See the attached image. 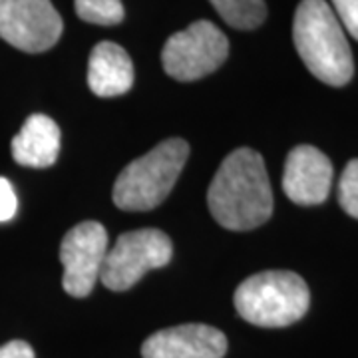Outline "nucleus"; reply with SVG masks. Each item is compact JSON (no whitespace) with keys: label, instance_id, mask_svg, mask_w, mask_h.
Wrapping results in <instances>:
<instances>
[{"label":"nucleus","instance_id":"1","mask_svg":"<svg viewBox=\"0 0 358 358\" xmlns=\"http://www.w3.org/2000/svg\"><path fill=\"white\" fill-rule=\"evenodd\" d=\"M213 219L229 231H251L273 215V189L259 152L239 148L219 166L207 192Z\"/></svg>","mask_w":358,"mask_h":358},{"label":"nucleus","instance_id":"2","mask_svg":"<svg viewBox=\"0 0 358 358\" xmlns=\"http://www.w3.org/2000/svg\"><path fill=\"white\" fill-rule=\"evenodd\" d=\"M293 42L308 72L329 86H346L355 60L343 24L327 0H303L294 13Z\"/></svg>","mask_w":358,"mask_h":358},{"label":"nucleus","instance_id":"3","mask_svg":"<svg viewBox=\"0 0 358 358\" xmlns=\"http://www.w3.org/2000/svg\"><path fill=\"white\" fill-rule=\"evenodd\" d=\"M233 303L247 322L281 329L307 315L310 293L305 279L293 271H263L237 287Z\"/></svg>","mask_w":358,"mask_h":358},{"label":"nucleus","instance_id":"4","mask_svg":"<svg viewBox=\"0 0 358 358\" xmlns=\"http://www.w3.org/2000/svg\"><path fill=\"white\" fill-rule=\"evenodd\" d=\"M185 140L162 141L150 154L134 159L114 183L112 199L124 211H152L164 203L187 162Z\"/></svg>","mask_w":358,"mask_h":358},{"label":"nucleus","instance_id":"5","mask_svg":"<svg viewBox=\"0 0 358 358\" xmlns=\"http://www.w3.org/2000/svg\"><path fill=\"white\" fill-rule=\"evenodd\" d=\"M173 245L164 231L138 229L124 233L103 257L100 281L110 291H128L152 268L166 267Z\"/></svg>","mask_w":358,"mask_h":358},{"label":"nucleus","instance_id":"6","mask_svg":"<svg viewBox=\"0 0 358 358\" xmlns=\"http://www.w3.org/2000/svg\"><path fill=\"white\" fill-rule=\"evenodd\" d=\"M229 56V40L209 20H197L171 34L162 50L167 76L193 82L215 72Z\"/></svg>","mask_w":358,"mask_h":358},{"label":"nucleus","instance_id":"7","mask_svg":"<svg viewBox=\"0 0 358 358\" xmlns=\"http://www.w3.org/2000/svg\"><path fill=\"white\" fill-rule=\"evenodd\" d=\"M62 30V16L50 0H0V38L18 50H50Z\"/></svg>","mask_w":358,"mask_h":358},{"label":"nucleus","instance_id":"8","mask_svg":"<svg viewBox=\"0 0 358 358\" xmlns=\"http://www.w3.org/2000/svg\"><path fill=\"white\" fill-rule=\"evenodd\" d=\"M108 253V233L98 221H84L68 231L60 245V261L64 265V291L70 296L84 299L92 293L100 277L103 257Z\"/></svg>","mask_w":358,"mask_h":358},{"label":"nucleus","instance_id":"9","mask_svg":"<svg viewBox=\"0 0 358 358\" xmlns=\"http://www.w3.org/2000/svg\"><path fill=\"white\" fill-rule=\"evenodd\" d=\"M333 185V164L315 145H296L287 155L282 192L296 205L310 207L327 201Z\"/></svg>","mask_w":358,"mask_h":358},{"label":"nucleus","instance_id":"10","mask_svg":"<svg viewBox=\"0 0 358 358\" xmlns=\"http://www.w3.org/2000/svg\"><path fill=\"white\" fill-rule=\"evenodd\" d=\"M227 336L209 324H179L157 331L141 346L143 358H223Z\"/></svg>","mask_w":358,"mask_h":358},{"label":"nucleus","instance_id":"11","mask_svg":"<svg viewBox=\"0 0 358 358\" xmlns=\"http://www.w3.org/2000/svg\"><path fill=\"white\" fill-rule=\"evenodd\" d=\"M88 86L100 98H115L134 86V64L128 52L115 42L94 46L88 60Z\"/></svg>","mask_w":358,"mask_h":358},{"label":"nucleus","instance_id":"12","mask_svg":"<svg viewBox=\"0 0 358 358\" xmlns=\"http://www.w3.org/2000/svg\"><path fill=\"white\" fill-rule=\"evenodd\" d=\"M60 154V128L48 115L34 114L14 136L13 157L26 167H50Z\"/></svg>","mask_w":358,"mask_h":358},{"label":"nucleus","instance_id":"13","mask_svg":"<svg viewBox=\"0 0 358 358\" xmlns=\"http://www.w3.org/2000/svg\"><path fill=\"white\" fill-rule=\"evenodd\" d=\"M219 16L237 30H255L267 18L265 0H209Z\"/></svg>","mask_w":358,"mask_h":358},{"label":"nucleus","instance_id":"14","mask_svg":"<svg viewBox=\"0 0 358 358\" xmlns=\"http://www.w3.org/2000/svg\"><path fill=\"white\" fill-rule=\"evenodd\" d=\"M78 18L98 26H115L124 20L122 0H74Z\"/></svg>","mask_w":358,"mask_h":358},{"label":"nucleus","instance_id":"15","mask_svg":"<svg viewBox=\"0 0 358 358\" xmlns=\"http://www.w3.org/2000/svg\"><path fill=\"white\" fill-rule=\"evenodd\" d=\"M338 203L350 217L358 219V159H350L341 176Z\"/></svg>","mask_w":358,"mask_h":358},{"label":"nucleus","instance_id":"16","mask_svg":"<svg viewBox=\"0 0 358 358\" xmlns=\"http://www.w3.org/2000/svg\"><path fill=\"white\" fill-rule=\"evenodd\" d=\"M346 32L358 40V0H333L331 6Z\"/></svg>","mask_w":358,"mask_h":358},{"label":"nucleus","instance_id":"17","mask_svg":"<svg viewBox=\"0 0 358 358\" xmlns=\"http://www.w3.org/2000/svg\"><path fill=\"white\" fill-rule=\"evenodd\" d=\"M18 199L14 193L13 183L6 178H0V223H6L16 215Z\"/></svg>","mask_w":358,"mask_h":358},{"label":"nucleus","instance_id":"18","mask_svg":"<svg viewBox=\"0 0 358 358\" xmlns=\"http://www.w3.org/2000/svg\"><path fill=\"white\" fill-rule=\"evenodd\" d=\"M0 358H36L32 346L24 341H10L0 346Z\"/></svg>","mask_w":358,"mask_h":358}]
</instances>
